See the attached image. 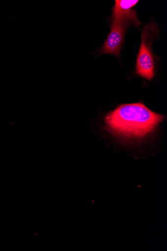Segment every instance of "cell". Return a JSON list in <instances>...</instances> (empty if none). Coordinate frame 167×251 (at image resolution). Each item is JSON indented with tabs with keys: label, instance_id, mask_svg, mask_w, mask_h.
I'll return each instance as SVG.
<instances>
[{
	"label": "cell",
	"instance_id": "3",
	"mask_svg": "<svg viewBox=\"0 0 167 251\" xmlns=\"http://www.w3.org/2000/svg\"><path fill=\"white\" fill-rule=\"evenodd\" d=\"M160 29L154 21L143 27L141 43L136 64L137 75L151 81L154 77L155 63L152 44Z\"/></svg>",
	"mask_w": 167,
	"mask_h": 251
},
{
	"label": "cell",
	"instance_id": "1",
	"mask_svg": "<svg viewBox=\"0 0 167 251\" xmlns=\"http://www.w3.org/2000/svg\"><path fill=\"white\" fill-rule=\"evenodd\" d=\"M164 116L149 109L142 102L119 105L105 118L106 129L128 139L144 138L153 133Z\"/></svg>",
	"mask_w": 167,
	"mask_h": 251
},
{
	"label": "cell",
	"instance_id": "2",
	"mask_svg": "<svg viewBox=\"0 0 167 251\" xmlns=\"http://www.w3.org/2000/svg\"><path fill=\"white\" fill-rule=\"evenodd\" d=\"M110 32L103 45L101 54H110L120 57L126 32L130 26L138 27L141 22L135 10L127 13L113 14Z\"/></svg>",
	"mask_w": 167,
	"mask_h": 251
}]
</instances>
